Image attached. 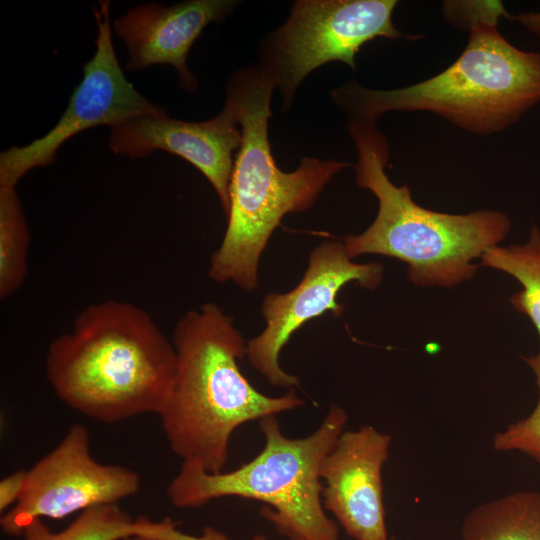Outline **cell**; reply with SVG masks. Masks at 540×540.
<instances>
[{"label": "cell", "mask_w": 540, "mask_h": 540, "mask_svg": "<svg viewBox=\"0 0 540 540\" xmlns=\"http://www.w3.org/2000/svg\"><path fill=\"white\" fill-rule=\"evenodd\" d=\"M29 230L13 187H0V298L18 290L26 278Z\"/></svg>", "instance_id": "cell-17"}, {"label": "cell", "mask_w": 540, "mask_h": 540, "mask_svg": "<svg viewBox=\"0 0 540 540\" xmlns=\"http://www.w3.org/2000/svg\"><path fill=\"white\" fill-rule=\"evenodd\" d=\"M252 540H267L263 535H255Z\"/></svg>", "instance_id": "cell-22"}, {"label": "cell", "mask_w": 540, "mask_h": 540, "mask_svg": "<svg viewBox=\"0 0 540 540\" xmlns=\"http://www.w3.org/2000/svg\"><path fill=\"white\" fill-rule=\"evenodd\" d=\"M238 111L227 96L222 111L202 122L142 115L110 127L108 145L115 154L143 158L155 150L177 155L196 167L216 191L224 214L229 210L233 152L242 139Z\"/></svg>", "instance_id": "cell-11"}, {"label": "cell", "mask_w": 540, "mask_h": 540, "mask_svg": "<svg viewBox=\"0 0 540 540\" xmlns=\"http://www.w3.org/2000/svg\"><path fill=\"white\" fill-rule=\"evenodd\" d=\"M391 441L370 425L343 431L321 463L323 507L354 540H390L382 470Z\"/></svg>", "instance_id": "cell-12"}, {"label": "cell", "mask_w": 540, "mask_h": 540, "mask_svg": "<svg viewBox=\"0 0 540 540\" xmlns=\"http://www.w3.org/2000/svg\"><path fill=\"white\" fill-rule=\"evenodd\" d=\"M390 540H396L394 537H390Z\"/></svg>", "instance_id": "cell-23"}, {"label": "cell", "mask_w": 540, "mask_h": 540, "mask_svg": "<svg viewBox=\"0 0 540 540\" xmlns=\"http://www.w3.org/2000/svg\"><path fill=\"white\" fill-rule=\"evenodd\" d=\"M275 88L272 76L258 63L235 71L226 86V96L238 111L242 139L229 185L228 225L210 259L209 276L248 292L258 286L260 256L282 218L308 210L330 179L351 165L303 157L294 171L278 168L268 138Z\"/></svg>", "instance_id": "cell-4"}, {"label": "cell", "mask_w": 540, "mask_h": 540, "mask_svg": "<svg viewBox=\"0 0 540 540\" xmlns=\"http://www.w3.org/2000/svg\"><path fill=\"white\" fill-rule=\"evenodd\" d=\"M123 540H159V539L151 538V537H144V536H134V537H129Z\"/></svg>", "instance_id": "cell-21"}, {"label": "cell", "mask_w": 540, "mask_h": 540, "mask_svg": "<svg viewBox=\"0 0 540 540\" xmlns=\"http://www.w3.org/2000/svg\"><path fill=\"white\" fill-rule=\"evenodd\" d=\"M176 352L139 306L105 300L84 308L45 358L47 379L60 401L82 415L115 423L159 415L168 398Z\"/></svg>", "instance_id": "cell-2"}, {"label": "cell", "mask_w": 540, "mask_h": 540, "mask_svg": "<svg viewBox=\"0 0 540 540\" xmlns=\"http://www.w3.org/2000/svg\"><path fill=\"white\" fill-rule=\"evenodd\" d=\"M482 266L503 271L522 285L514 294L511 305L527 315L540 339V231L536 225L530 230L529 240L521 245L487 249L481 256ZM540 355V350L538 352Z\"/></svg>", "instance_id": "cell-16"}, {"label": "cell", "mask_w": 540, "mask_h": 540, "mask_svg": "<svg viewBox=\"0 0 540 540\" xmlns=\"http://www.w3.org/2000/svg\"><path fill=\"white\" fill-rule=\"evenodd\" d=\"M22 536L24 540H123L134 536L159 540H229L224 533L211 527L194 536L180 531L178 523L170 518L160 521L145 516L133 518L118 504L89 508L59 532H52L42 519H34Z\"/></svg>", "instance_id": "cell-14"}, {"label": "cell", "mask_w": 540, "mask_h": 540, "mask_svg": "<svg viewBox=\"0 0 540 540\" xmlns=\"http://www.w3.org/2000/svg\"><path fill=\"white\" fill-rule=\"evenodd\" d=\"M342 407L332 405L321 425L303 438L285 436L277 415L259 420L263 449L240 467L210 473L194 461H182L167 487L178 508H196L222 497L264 503V516L291 540H339L337 524L322 503L320 466L344 431Z\"/></svg>", "instance_id": "cell-6"}, {"label": "cell", "mask_w": 540, "mask_h": 540, "mask_svg": "<svg viewBox=\"0 0 540 540\" xmlns=\"http://www.w3.org/2000/svg\"><path fill=\"white\" fill-rule=\"evenodd\" d=\"M140 486L134 470L98 462L90 451L87 428L73 424L58 445L27 471L22 494L2 516L1 528L9 536H19L34 519H62L117 504Z\"/></svg>", "instance_id": "cell-9"}, {"label": "cell", "mask_w": 540, "mask_h": 540, "mask_svg": "<svg viewBox=\"0 0 540 540\" xmlns=\"http://www.w3.org/2000/svg\"><path fill=\"white\" fill-rule=\"evenodd\" d=\"M172 344L176 368L158 416L170 449L182 461L220 473L238 427L305 404L292 389L271 397L252 386L238 363L246 355L245 341L232 317L214 303L187 311Z\"/></svg>", "instance_id": "cell-3"}, {"label": "cell", "mask_w": 540, "mask_h": 540, "mask_svg": "<svg viewBox=\"0 0 540 540\" xmlns=\"http://www.w3.org/2000/svg\"><path fill=\"white\" fill-rule=\"evenodd\" d=\"M396 0H297L288 19L259 44V65L274 79L291 107L296 89L316 68L340 61L355 70V56L367 42L383 37L416 40L393 24Z\"/></svg>", "instance_id": "cell-7"}, {"label": "cell", "mask_w": 540, "mask_h": 540, "mask_svg": "<svg viewBox=\"0 0 540 540\" xmlns=\"http://www.w3.org/2000/svg\"><path fill=\"white\" fill-rule=\"evenodd\" d=\"M237 5L234 0H187L170 6L152 2L128 10L112 27L128 52L125 68L169 64L177 70L180 86L196 91L197 78L186 64L190 49L208 24L220 23Z\"/></svg>", "instance_id": "cell-13"}, {"label": "cell", "mask_w": 540, "mask_h": 540, "mask_svg": "<svg viewBox=\"0 0 540 540\" xmlns=\"http://www.w3.org/2000/svg\"><path fill=\"white\" fill-rule=\"evenodd\" d=\"M462 540H540V492L517 491L481 503L464 518Z\"/></svg>", "instance_id": "cell-15"}, {"label": "cell", "mask_w": 540, "mask_h": 540, "mask_svg": "<svg viewBox=\"0 0 540 540\" xmlns=\"http://www.w3.org/2000/svg\"><path fill=\"white\" fill-rule=\"evenodd\" d=\"M27 471L17 470L0 481V511L6 512L20 498L26 480Z\"/></svg>", "instance_id": "cell-19"}, {"label": "cell", "mask_w": 540, "mask_h": 540, "mask_svg": "<svg viewBox=\"0 0 540 540\" xmlns=\"http://www.w3.org/2000/svg\"><path fill=\"white\" fill-rule=\"evenodd\" d=\"M97 24L96 50L83 66L64 113L43 137L25 146H12L0 154V187L15 188L30 170L55 162L60 147L74 135L96 126L116 125L142 115L166 110L142 96L125 77L116 56L110 22V2L93 8Z\"/></svg>", "instance_id": "cell-8"}, {"label": "cell", "mask_w": 540, "mask_h": 540, "mask_svg": "<svg viewBox=\"0 0 540 540\" xmlns=\"http://www.w3.org/2000/svg\"><path fill=\"white\" fill-rule=\"evenodd\" d=\"M347 131L357 150L356 183L379 203L364 232L342 238L349 257L396 258L407 265L408 279L423 287H452L472 279L478 268L472 261L504 240L511 228L508 216L490 210L448 214L420 206L408 185L396 186L386 175L388 143L376 123L348 119Z\"/></svg>", "instance_id": "cell-5"}, {"label": "cell", "mask_w": 540, "mask_h": 540, "mask_svg": "<svg viewBox=\"0 0 540 540\" xmlns=\"http://www.w3.org/2000/svg\"><path fill=\"white\" fill-rule=\"evenodd\" d=\"M379 263L351 261L344 243L325 241L309 255L308 268L298 285L287 293H269L262 302L265 329L246 344L250 365L274 386L298 387L299 378L285 372L279 354L291 335L307 321L331 312L339 316L344 305L337 302L341 288L350 282L375 289L383 278Z\"/></svg>", "instance_id": "cell-10"}, {"label": "cell", "mask_w": 540, "mask_h": 540, "mask_svg": "<svg viewBox=\"0 0 540 540\" xmlns=\"http://www.w3.org/2000/svg\"><path fill=\"white\" fill-rule=\"evenodd\" d=\"M448 21L469 30L453 64L422 82L373 90L355 81L331 93L348 119L376 123L389 111H428L468 132L490 135L518 121L540 102V53L520 50L498 30L508 16L500 1H448Z\"/></svg>", "instance_id": "cell-1"}, {"label": "cell", "mask_w": 540, "mask_h": 540, "mask_svg": "<svg viewBox=\"0 0 540 540\" xmlns=\"http://www.w3.org/2000/svg\"><path fill=\"white\" fill-rule=\"evenodd\" d=\"M508 19L517 21L527 30L540 38V10L508 15Z\"/></svg>", "instance_id": "cell-20"}, {"label": "cell", "mask_w": 540, "mask_h": 540, "mask_svg": "<svg viewBox=\"0 0 540 540\" xmlns=\"http://www.w3.org/2000/svg\"><path fill=\"white\" fill-rule=\"evenodd\" d=\"M532 369L538 388V400L533 411L525 418L509 424L497 432L492 440L494 450L520 452L540 464V355L524 358Z\"/></svg>", "instance_id": "cell-18"}]
</instances>
